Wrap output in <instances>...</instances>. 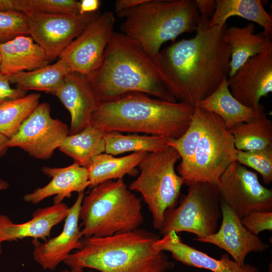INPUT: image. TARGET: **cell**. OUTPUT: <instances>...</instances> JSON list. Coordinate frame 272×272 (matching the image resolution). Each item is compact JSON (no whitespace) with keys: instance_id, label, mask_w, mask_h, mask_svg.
Masks as SVG:
<instances>
[{"instance_id":"6da1fadb","label":"cell","mask_w":272,"mask_h":272,"mask_svg":"<svg viewBox=\"0 0 272 272\" xmlns=\"http://www.w3.org/2000/svg\"><path fill=\"white\" fill-rule=\"evenodd\" d=\"M209 20L199 15L193 37L173 42L153 59L169 94L194 108L230 71V48L224 40L227 23L210 26Z\"/></svg>"},{"instance_id":"7a4b0ae2","label":"cell","mask_w":272,"mask_h":272,"mask_svg":"<svg viewBox=\"0 0 272 272\" xmlns=\"http://www.w3.org/2000/svg\"><path fill=\"white\" fill-rule=\"evenodd\" d=\"M86 76L99 102L133 92L177 102L162 84L153 59L122 33L113 31L99 67Z\"/></svg>"},{"instance_id":"3957f363","label":"cell","mask_w":272,"mask_h":272,"mask_svg":"<svg viewBox=\"0 0 272 272\" xmlns=\"http://www.w3.org/2000/svg\"><path fill=\"white\" fill-rule=\"evenodd\" d=\"M194 107L139 92L99 102L91 125L104 133H145L177 139L188 128Z\"/></svg>"},{"instance_id":"277c9868","label":"cell","mask_w":272,"mask_h":272,"mask_svg":"<svg viewBox=\"0 0 272 272\" xmlns=\"http://www.w3.org/2000/svg\"><path fill=\"white\" fill-rule=\"evenodd\" d=\"M160 237L139 228L106 237H84L83 246L63 261L71 269L100 272H166L174 264L158 250Z\"/></svg>"},{"instance_id":"5b68a950","label":"cell","mask_w":272,"mask_h":272,"mask_svg":"<svg viewBox=\"0 0 272 272\" xmlns=\"http://www.w3.org/2000/svg\"><path fill=\"white\" fill-rule=\"evenodd\" d=\"M121 33L135 41L154 59L162 45L195 31L199 13L192 0H147L117 14Z\"/></svg>"},{"instance_id":"8992f818","label":"cell","mask_w":272,"mask_h":272,"mask_svg":"<svg viewBox=\"0 0 272 272\" xmlns=\"http://www.w3.org/2000/svg\"><path fill=\"white\" fill-rule=\"evenodd\" d=\"M80 220L84 237H106L132 231L144 222L141 200L123 179L107 180L85 195Z\"/></svg>"},{"instance_id":"52a82bcc","label":"cell","mask_w":272,"mask_h":272,"mask_svg":"<svg viewBox=\"0 0 272 272\" xmlns=\"http://www.w3.org/2000/svg\"><path fill=\"white\" fill-rule=\"evenodd\" d=\"M180 160L172 147L148 153L139 164L140 174L128 188L142 195L152 215L155 229H161L167 211L178 205L182 178L176 173V163Z\"/></svg>"},{"instance_id":"ba28073f","label":"cell","mask_w":272,"mask_h":272,"mask_svg":"<svg viewBox=\"0 0 272 272\" xmlns=\"http://www.w3.org/2000/svg\"><path fill=\"white\" fill-rule=\"evenodd\" d=\"M236 151L222 119L205 110L203 131L195 152L186 166L177 168L178 174L188 186L196 182L217 185L228 167L236 161Z\"/></svg>"},{"instance_id":"9c48e42d","label":"cell","mask_w":272,"mask_h":272,"mask_svg":"<svg viewBox=\"0 0 272 272\" xmlns=\"http://www.w3.org/2000/svg\"><path fill=\"white\" fill-rule=\"evenodd\" d=\"M221 219L217 185L196 182L189 186L179 205L166 212L160 232L164 236L186 232L201 238L215 233Z\"/></svg>"},{"instance_id":"30bf717a","label":"cell","mask_w":272,"mask_h":272,"mask_svg":"<svg viewBox=\"0 0 272 272\" xmlns=\"http://www.w3.org/2000/svg\"><path fill=\"white\" fill-rule=\"evenodd\" d=\"M221 200L240 218L253 212L272 211V189L262 185L257 174L235 161L217 184Z\"/></svg>"},{"instance_id":"8fae6325","label":"cell","mask_w":272,"mask_h":272,"mask_svg":"<svg viewBox=\"0 0 272 272\" xmlns=\"http://www.w3.org/2000/svg\"><path fill=\"white\" fill-rule=\"evenodd\" d=\"M69 134L67 125L50 115V107L44 102L35 108L17 132L9 139L8 146L18 147L37 159H49Z\"/></svg>"},{"instance_id":"7c38bea8","label":"cell","mask_w":272,"mask_h":272,"mask_svg":"<svg viewBox=\"0 0 272 272\" xmlns=\"http://www.w3.org/2000/svg\"><path fill=\"white\" fill-rule=\"evenodd\" d=\"M115 18L105 11L92 20L59 56L70 72L88 76L101 64L113 32Z\"/></svg>"},{"instance_id":"4fadbf2b","label":"cell","mask_w":272,"mask_h":272,"mask_svg":"<svg viewBox=\"0 0 272 272\" xmlns=\"http://www.w3.org/2000/svg\"><path fill=\"white\" fill-rule=\"evenodd\" d=\"M98 15L97 12L74 15L28 14L29 35L44 49L50 61L59 57Z\"/></svg>"},{"instance_id":"5bb4252c","label":"cell","mask_w":272,"mask_h":272,"mask_svg":"<svg viewBox=\"0 0 272 272\" xmlns=\"http://www.w3.org/2000/svg\"><path fill=\"white\" fill-rule=\"evenodd\" d=\"M232 96L256 112H264L260 100L272 92V42L270 38L256 55L227 78Z\"/></svg>"},{"instance_id":"9a60e30c","label":"cell","mask_w":272,"mask_h":272,"mask_svg":"<svg viewBox=\"0 0 272 272\" xmlns=\"http://www.w3.org/2000/svg\"><path fill=\"white\" fill-rule=\"evenodd\" d=\"M222 223L217 232L195 240L213 244L224 250L232 259L243 265L248 254L266 250L269 245L253 235L243 225L237 215L221 199Z\"/></svg>"},{"instance_id":"2e32d148","label":"cell","mask_w":272,"mask_h":272,"mask_svg":"<svg viewBox=\"0 0 272 272\" xmlns=\"http://www.w3.org/2000/svg\"><path fill=\"white\" fill-rule=\"evenodd\" d=\"M84 196V192L78 193L75 202L69 208L60 233L43 243L37 239L33 241V258L44 270H53L73 250H79L82 247L81 239L83 236L79 223L80 208Z\"/></svg>"},{"instance_id":"e0dca14e","label":"cell","mask_w":272,"mask_h":272,"mask_svg":"<svg viewBox=\"0 0 272 272\" xmlns=\"http://www.w3.org/2000/svg\"><path fill=\"white\" fill-rule=\"evenodd\" d=\"M69 111V134L77 133L91 125L99 103L86 76L69 72L54 94Z\"/></svg>"},{"instance_id":"ac0fdd59","label":"cell","mask_w":272,"mask_h":272,"mask_svg":"<svg viewBox=\"0 0 272 272\" xmlns=\"http://www.w3.org/2000/svg\"><path fill=\"white\" fill-rule=\"evenodd\" d=\"M159 250L170 252L177 261L189 266L203 268L212 272H259L249 263L241 265L231 259L228 253L219 259L184 243L177 234L170 232L160 238L155 243Z\"/></svg>"},{"instance_id":"d6986e66","label":"cell","mask_w":272,"mask_h":272,"mask_svg":"<svg viewBox=\"0 0 272 272\" xmlns=\"http://www.w3.org/2000/svg\"><path fill=\"white\" fill-rule=\"evenodd\" d=\"M69 211V207L64 203L53 204L37 209L31 220L20 224L14 223L7 216L1 215L0 242L26 238L46 240L53 227L65 220Z\"/></svg>"},{"instance_id":"ffe728a7","label":"cell","mask_w":272,"mask_h":272,"mask_svg":"<svg viewBox=\"0 0 272 272\" xmlns=\"http://www.w3.org/2000/svg\"><path fill=\"white\" fill-rule=\"evenodd\" d=\"M41 170L52 178L51 181L45 186L25 194L23 198L25 202L37 204L55 195L53 203H59L64 198L71 197L74 192H84L90 184L87 168L75 163L63 168L44 166Z\"/></svg>"},{"instance_id":"44dd1931","label":"cell","mask_w":272,"mask_h":272,"mask_svg":"<svg viewBox=\"0 0 272 272\" xmlns=\"http://www.w3.org/2000/svg\"><path fill=\"white\" fill-rule=\"evenodd\" d=\"M0 72L6 76L43 67L50 61L44 49L28 36L0 44Z\"/></svg>"},{"instance_id":"7402d4cb","label":"cell","mask_w":272,"mask_h":272,"mask_svg":"<svg viewBox=\"0 0 272 272\" xmlns=\"http://www.w3.org/2000/svg\"><path fill=\"white\" fill-rule=\"evenodd\" d=\"M254 23H249L242 27H227L224 32V40L230 48V71L229 77L249 58L256 55L263 48L270 36L262 31L255 33Z\"/></svg>"},{"instance_id":"603a6c76","label":"cell","mask_w":272,"mask_h":272,"mask_svg":"<svg viewBox=\"0 0 272 272\" xmlns=\"http://www.w3.org/2000/svg\"><path fill=\"white\" fill-rule=\"evenodd\" d=\"M227 78H224L218 88L202 100L198 106L221 117L229 129L238 123L250 121L258 113L232 96Z\"/></svg>"},{"instance_id":"cb8c5ba5","label":"cell","mask_w":272,"mask_h":272,"mask_svg":"<svg viewBox=\"0 0 272 272\" xmlns=\"http://www.w3.org/2000/svg\"><path fill=\"white\" fill-rule=\"evenodd\" d=\"M147 154L146 152H138L115 157L102 153L96 156L87 168L90 182L89 187L92 188L107 180L123 179L126 174L135 175L138 172L136 168Z\"/></svg>"},{"instance_id":"d4e9b609","label":"cell","mask_w":272,"mask_h":272,"mask_svg":"<svg viewBox=\"0 0 272 272\" xmlns=\"http://www.w3.org/2000/svg\"><path fill=\"white\" fill-rule=\"evenodd\" d=\"M215 11L210 19L209 26H223L228 19L238 16L258 24L264 33H272V19L264 8L260 0H216Z\"/></svg>"},{"instance_id":"484cf974","label":"cell","mask_w":272,"mask_h":272,"mask_svg":"<svg viewBox=\"0 0 272 272\" xmlns=\"http://www.w3.org/2000/svg\"><path fill=\"white\" fill-rule=\"evenodd\" d=\"M104 135L90 125L77 133L68 135L58 149L71 157L74 163L87 168L95 157L105 153Z\"/></svg>"},{"instance_id":"4316f807","label":"cell","mask_w":272,"mask_h":272,"mask_svg":"<svg viewBox=\"0 0 272 272\" xmlns=\"http://www.w3.org/2000/svg\"><path fill=\"white\" fill-rule=\"evenodd\" d=\"M69 72L65 63L59 59L57 62L43 67L7 76L11 83L17 85V88L25 91L33 90L54 95Z\"/></svg>"},{"instance_id":"83f0119b","label":"cell","mask_w":272,"mask_h":272,"mask_svg":"<svg viewBox=\"0 0 272 272\" xmlns=\"http://www.w3.org/2000/svg\"><path fill=\"white\" fill-rule=\"evenodd\" d=\"M237 150L247 151L272 146V122L264 112L250 121L238 123L228 129Z\"/></svg>"},{"instance_id":"f1b7e54d","label":"cell","mask_w":272,"mask_h":272,"mask_svg":"<svg viewBox=\"0 0 272 272\" xmlns=\"http://www.w3.org/2000/svg\"><path fill=\"white\" fill-rule=\"evenodd\" d=\"M105 153L113 156L133 153L157 152L168 147V138L152 135L123 134L118 132L105 133Z\"/></svg>"},{"instance_id":"f546056e","label":"cell","mask_w":272,"mask_h":272,"mask_svg":"<svg viewBox=\"0 0 272 272\" xmlns=\"http://www.w3.org/2000/svg\"><path fill=\"white\" fill-rule=\"evenodd\" d=\"M40 95L32 93L0 103V133L11 138L39 105Z\"/></svg>"},{"instance_id":"4dcf8cb0","label":"cell","mask_w":272,"mask_h":272,"mask_svg":"<svg viewBox=\"0 0 272 272\" xmlns=\"http://www.w3.org/2000/svg\"><path fill=\"white\" fill-rule=\"evenodd\" d=\"M205 119V110L194 108L190 123L185 131L177 139H169L168 146L173 148L179 154L181 162L177 168L186 166L193 157L201 136Z\"/></svg>"},{"instance_id":"1f68e13d","label":"cell","mask_w":272,"mask_h":272,"mask_svg":"<svg viewBox=\"0 0 272 272\" xmlns=\"http://www.w3.org/2000/svg\"><path fill=\"white\" fill-rule=\"evenodd\" d=\"M15 11L25 14H78L80 2L76 0H13Z\"/></svg>"},{"instance_id":"d6a6232c","label":"cell","mask_w":272,"mask_h":272,"mask_svg":"<svg viewBox=\"0 0 272 272\" xmlns=\"http://www.w3.org/2000/svg\"><path fill=\"white\" fill-rule=\"evenodd\" d=\"M236 161L259 173L265 184H269L271 182L272 146L256 150L243 151L237 150Z\"/></svg>"},{"instance_id":"836d02e7","label":"cell","mask_w":272,"mask_h":272,"mask_svg":"<svg viewBox=\"0 0 272 272\" xmlns=\"http://www.w3.org/2000/svg\"><path fill=\"white\" fill-rule=\"evenodd\" d=\"M28 35L27 14L17 11H0V44L18 36Z\"/></svg>"},{"instance_id":"e575fe53","label":"cell","mask_w":272,"mask_h":272,"mask_svg":"<svg viewBox=\"0 0 272 272\" xmlns=\"http://www.w3.org/2000/svg\"><path fill=\"white\" fill-rule=\"evenodd\" d=\"M245 228L255 236L265 230H272V211L253 212L241 218Z\"/></svg>"},{"instance_id":"d590c367","label":"cell","mask_w":272,"mask_h":272,"mask_svg":"<svg viewBox=\"0 0 272 272\" xmlns=\"http://www.w3.org/2000/svg\"><path fill=\"white\" fill-rule=\"evenodd\" d=\"M10 83L8 77L0 72V103L25 96L26 91L18 88H13Z\"/></svg>"},{"instance_id":"8d00e7d4","label":"cell","mask_w":272,"mask_h":272,"mask_svg":"<svg viewBox=\"0 0 272 272\" xmlns=\"http://www.w3.org/2000/svg\"><path fill=\"white\" fill-rule=\"evenodd\" d=\"M199 15L210 19L216 8V0H194Z\"/></svg>"},{"instance_id":"74e56055","label":"cell","mask_w":272,"mask_h":272,"mask_svg":"<svg viewBox=\"0 0 272 272\" xmlns=\"http://www.w3.org/2000/svg\"><path fill=\"white\" fill-rule=\"evenodd\" d=\"M147 0H117L115 2L114 9L117 14L133 9L146 2Z\"/></svg>"},{"instance_id":"f35d334b","label":"cell","mask_w":272,"mask_h":272,"mask_svg":"<svg viewBox=\"0 0 272 272\" xmlns=\"http://www.w3.org/2000/svg\"><path fill=\"white\" fill-rule=\"evenodd\" d=\"M100 5L99 0H82L80 2L79 14H84L96 12Z\"/></svg>"},{"instance_id":"ab89813d","label":"cell","mask_w":272,"mask_h":272,"mask_svg":"<svg viewBox=\"0 0 272 272\" xmlns=\"http://www.w3.org/2000/svg\"><path fill=\"white\" fill-rule=\"evenodd\" d=\"M0 11H15L13 0H0Z\"/></svg>"},{"instance_id":"60d3db41","label":"cell","mask_w":272,"mask_h":272,"mask_svg":"<svg viewBox=\"0 0 272 272\" xmlns=\"http://www.w3.org/2000/svg\"><path fill=\"white\" fill-rule=\"evenodd\" d=\"M9 140V138L0 133V157L6 153L9 148L8 146Z\"/></svg>"},{"instance_id":"b9f144b4","label":"cell","mask_w":272,"mask_h":272,"mask_svg":"<svg viewBox=\"0 0 272 272\" xmlns=\"http://www.w3.org/2000/svg\"><path fill=\"white\" fill-rule=\"evenodd\" d=\"M9 186V183L6 181L0 179V190L7 189Z\"/></svg>"},{"instance_id":"7bdbcfd3","label":"cell","mask_w":272,"mask_h":272,"mask_svg":"<svg viewBox=\"0 0 272 272\" xmlns=\"http://www.w3.org/2000/svg\"><path fill=\"white\" fill-rule=\"evenodd\" d=\"M59 272H84L83 270H77V269H71L70 270H62ZM89 272H93L92 271H89Z\"/></svg>"},{"instance_id":"ee69618b","label":"cell","mask_w":272,"mask_h":272,"mask_svg":"<svg viewBox=\"0 0 272 272\" xmlns=\"http://www.w3.org/2000/svg\"><path fill=\"white\" fill-rule=\"evenodd\" d=\"M2 252V243L0 242V256Z\"/></svg>"},{"instance_id":"f6af8a7d","label":"cell","mask_w":272,"mask_h":272,"mask_svg":"<svg viewBox=\"0 0 272 272\" xmlns=\"http://www.w3.org/2000/svg\"><path fill=\"white\" fill-rule=\"evenodd\" d=\"M1 51H0V63H1Z\"/></svg>"}]
</instances>
